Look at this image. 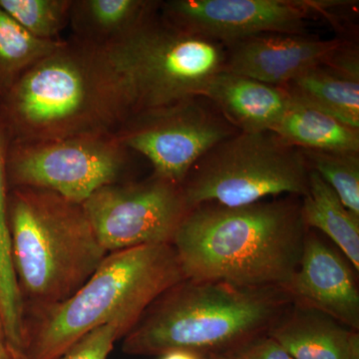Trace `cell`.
Wrapping results in <instances>:
<instances>
[{"mask_svg":"<svg viewBox=\"0 0 359 359\" xmlns=\"http://www.w3.org/2000/svg\"><path fill=\"white\" fill-rule=\"evenodd\" d=\"M8 144L114 135L133 115L126 84L102 49L70 39L0 94Z\"/></svg>","mask_w":359,"mask_h":359,"instance_id":"1","label":"cell"},{"mask_svg":"<svg viewBox=\"0 0 359 359\" xmlns=\"http://www.w3.org/2000/svg\"><path fill=\"white\" fill-rule=\"evenodd\" d=\"M299 199L194 208L172 244L185 278L283 289L299 266L309 230Z\"/></svg>","mask_w":359,"mask_h":359,"instance_id":"2","label":"cell"},{"mask_svg":"<svg viewBox=\"0 0 359 359\" xmlns=\"http://www.w3.org/2000/svg\"><path fill=\"white\" fill-rule=\"evenodd\" d=\"M290 304L278 287L185 278L149 306L123 337L122 349L140 356H158L177 348L228 353L266 334Z\"/></svg>","mask_w":359,"mask_h":359,"instance_id":"3","label":"cell"},{"mask_svg":"<svg viewBox=\"0 0 359 359\" xmlns=\"http://www.w3.org/2000/svg\"><path fill=\"white\" fill-rule=\"evenodd\" d=\"M183 280L172 245L109 252L75 294L32 313L25 355L59 359L80 337L107 323H120L128 334L161 294Z\"/></svg>","mask_w":359,"mask_h":359,"instance_id":"4","label":"cell"},{"mask_svg":"<svg viewBox=\"0 0 359 359\" xmlns=\"http://www.w3.org/2000/svg\"><path fill=\"white\" fill-rule=\"evenodd\" d=\"M8 224L14 273L32 313L75 294L108 255L82 205L50 191L9 189Z\"/></svg>","mask_w":359,"mask_h":359,"instance_id":"5","label":"cell"},{"mask_svg":"<svg viewBox=\"0 0 359 359\" xmlns=\"http://www.w3.org/2000/svg\"><path fill=\"white\" fill-rule=\"evenodd\" d=\"M104 51L126 84L133 115L204 96L226 57L224 44L175 27L159 8Z\"/></svg>","mask_w":359,"mask_h":359,"instance_id":"6","label":"cell"},{"mask_svg":"<svg viewBox=\"0 0 359 359\" xmlns=\"http://www.w3.org/2000/svg\"><path fill=\"white\" fill-rule=\"evenodd\" d=\"M309 169L301 149L271 131L237 132L214 146L182 183L189 209L238 207L278 196L302 198Z\"/></svg>","mask_w":359,"mask_h":359,"instance_id":"7","label":"cell"},{"mask_svg":"<svg viewBox=\"0 0 359 359\" xmlns=\"http://www.w3.org/2000/svg\"><path fill=\"white\" fill-rule=\"evenodd\" d=\"M130 152L113 134L8 144L9 189L36 188L82 205L99 189L122 182Z\"/></svg>","mask_w":359,"mask_h":359,"instance_id":"8","label":"cell"},{"mask_svg":"<svg viewBox=\"0 0 359 359\" xmlns=\"http://www.w3.org/2000/svg\"><path fill=\"white\" fill-rule=\"evenodd\" d=\"M237 132L211 101L200 96L132 115L114 136L144 156L154 176L181 186L208 151Z\"/></svg>","mask_w":359,"mask_h":359,"instance_id":"9","label":"cell"},{"mask_svg":"<svg viewBox=\"0 0 359 359\" xmlns=\"http://www.w3.org/2000/svg\"><path fill=\"white\" fill-rule=\"evenodd\" d=\"M82 207L108 254L173 244L180 224L190 212L182 187L153 174L144 181L103 187Z\"/></svg>","mask_w":359,"mask_h":359,"instance_id":"10","label":"cell"},{"mask_svg":"<svg viewBox=\"0 0 359 359\" xmlns=\"http://www.w3.org/2000/svg\"><path fill=\"white\" fill-rule=\"evenodd\" d=\"M335 1L325 0H167L162 18L175 27L228 44L266 34H306V21L327 15Z\"/></svg>","mask_w":359,"mask_h":359,"instance_id":"11","label":"cell"},{"mask_svg":"<svg viewBox=\"0 0 359 359\" xmlns=\"http://www.w3.org/2000/svg\"><path fill=\"white\" fill-rule=\"evenodd\" d=\"M355 271L344 255L309 229L299 266L282 290L290 304L320 311L359 332Z\"/></svg>","mask_w":359,"mask_h":359,"instance_id":"12","label":"cell"},{"mask_svg":"<svg viewBox=\"0 0 359 359\" xmlns=\"http://www.w3.org/2000/svg\"><path fill=\"white\" fill-rule=\"evenodd\" d=\"M344 42L318 39L308 34L266 33L224 44L223 71L285 86L311 68L325 65Z\"/></svg>","mask_w":359,"mask_h":359,"instance_id":"13","label":"cell"},{"mask_svg":"<svg viewBox=\"0 0 359 359\" xmlns=\"http://www.w3.org/2000/svg\"><path fill=\"white\" fill-rule=\"evenodd\" d=\"M203 97L240 132L271 131L294 104L285 87L226 71L212 78Z\"/></svg>","mask_w":359,"mask_h":359,"instance_id":"14","label":"cell"},{"mask_svg":"<svg viewBox=\"0 0 359 359\" xmlns=\"http://www.w3.org/2000/svg\"><path fill=\"white\" fill-rule=\"evenodd\" d=\"M266 334L295 359H359V332L314 309L290 304Z\"/></svg>","mask_w":359,"mask_h":359,"instance_id":"15","label":"cell"},{"mask_svg":"<svg viewBox=\"0 0 359 359\" xmlns=\"http://www.w3.org/2000/svg\"><path fill=\"white\" fill-rule=\"evenodd\" d=\"M159 6L153 0H72L71 39L104 50L128 36Z\"/></svg>","mask_w":359,"mask_h":359,"instance_id":"16","label":"cell"},{"mask_svg":"<svg viewBox=\"0 0 359 359\" xmlns=\"http://www.w3.org/2000/svg\"><path fill=\"white\" fill-rule=\"evenodd\" d=\"M306 228L320 231L337 245L359 271V216L342 204L339 196L316 172H309V191L301 198Z\"/></svg>","mask_w":359,"mask_h":359,"instance_id":"17","label":"cell"},{"mask_svg":"<svg viewBox=\"0 0 359 359\" xmlns=\"http://www.w3.org/2000/svg\"><path fill=\"white\" fill-rule=\"evenodd\" d=\"M271 132L301 150L359 153V129L294 100Z\"/></svg>","mask_w":359,"mask_h":359,"instance_id":"18","label":"cell"},{"mask_svg":"<svg viewBox=\"0 0 359 359\" xmlns=\"http://www.w3.org/2000/svg\"><path fill=\"white\" fill-rule=\"evenodd\" d=\"M283 87L289 91L295 102L359 129V82L344 79L318 66Z\"/></svg>","mask_w":359,"mask_h":359,"instance_id":"19","label":"cell"},{"mask_svg":"<svg viewBox=\"0 0 359 359\" xmlns=\"http://www.w3.org/2000/svg\"><path fill=\"white\" fill-rule=\"evenodd\" d=\"M63 42L62 39L48 41L32 36L0 7V94Z\"/></svg>","mask_w":359,"mask_h":359,"instance_id":"20","label":"cell"},{"mask_svg":"<svg viewBox=\"0 0 359 359\" xmlns=\"http://www.w3.org/2000/svg\"><path fill=\"white\" fill-rule=\"evenodd\" d=\"M72 0H0V7L36 39L59 40L69 26Z\"/></svg>","mask_w":359,"mask_h":359,"instance_id":"21","label":"cell"},{"mask_svg":"<svg viewBox=\"0 0 359 359\" xmlns=\"http://www.w3.org/2000/svg\"><path fill=\"white\" fill-rule=\"evenodd\" d=\"M302 151L309 169L325 180L349 211L359 216V153Z\"/></svg>","mask_w":359,"mask_h":359,"instance_id":"22","label":"cell"},{"mask_svg":"<svg viewBox=\"0 0 359 359\" xmlns=\"http://www.w3.org/2000/svg\"><path fill=\"white\" fill-rule=\"evenodd\" d=\"M126 334L120 323L101 325L76 340L59 359H107L116 340Z\"/></svg>","mask_w":359,"mask_h":359,"instance_id":"23","label":"cell"},{"mask_svg":"<svg viewBox=\"0 0 359 359\" xmlns=\"http://www.w3.org/2000/svg\"><path fill=\"white\" fill-rule=\"evenodd\" d=\"M224 354L233 359H295L287 349L266 334L255 337Z\"/></svg>","mask_w":359,"mask_h":359,"instance_id":"24","label":"cell"},{"mask_svg":"<svg viewBox=\"0 0 359 359\" xmlns=\"http://www.w3.org/2000/svg\"><path fill=\"white\" fill-rule=\"evenodd\" d=\"M337 76L359 82V53L358 45L344 40L325 65H321Z\"/></svg>","mask_w":359,"mask_h":359,"instance_id":"25","label":"cell"},{"mask_svg":"<svg viewBox=\"0 0 359 359\" xmlns=\"http://www.w3.org/2000/svg\"><path fill=\"white\" fill-rule=\"evenodd\" d=\"M158 359H205V353L191 349L177 348L160 354Z\"/></svg>","mask_w":359,"mask_h":359,"instance_id":"26","label":"cell"},{"mask_svg":"<svg viewBox=\"0 0 359 359\" xmlns=\"http://www.w3.org/2000/svg\"><path fill=\"white\" fill-rule=\"evenodd\" d=\"M7 351H8V346H7L6 332H4V323L0 318V358L6 355Z\"/></svg>","mask_w":359,"mask_h":359,"instance_id":"27","label":"cell"},{"mask_svg":"<svg viewBox=\"0 0 359 359\" xmlns=\"http://www.w3.org/2000/svg\"><path fill=\"white\" fill-rule=\"evenodd\" d=\"M0 359H27L25 354L13 353V351L8 348L6 355L2 356Z\"/></svg>","mask_w":359,"mask_h":359,"instance_id":"28","label":"cell"},{"mask_svg":"<svg viewBox=\"0 0 359 359\" xmlns=\"http://www.w3.org/2000/svg\"><path fill=\"white\" fill-rule=\"evenodd\" d=\"M205 359H233L224 353H205Z\"/></svg>","mask_w":359,"mask_h":359,"instance_id":"29","label":"cell"}]
</instances>
